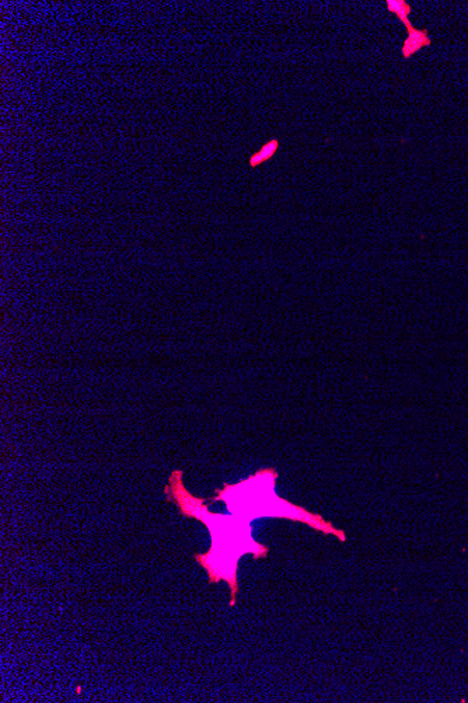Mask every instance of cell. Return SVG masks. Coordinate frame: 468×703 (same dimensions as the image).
<instances>
[{
    "label": "cell",
    "mask_w": 468,
    "mask_h": 703,
    "mask_svg": "<svg viewBox=\"0 0 468 703\" xmlns=\"http://www.w3.org/2000/svg\"><path fill=\"white\" fill-rule=\"evenodd\" d=\"M278 472L275 469H261L255 475L236 485H224L216 490L212 501H224L230 514L247 521L258 518H285L308 525L324 535H334L338 540L346 542L348 536L342 529L335 528L321 516L310 513L275 493Z\"/></svg>",
    "instance_id": "cell-2"
},
{
    "label": "cell",
    "mask_w": 468,
    "mask_h": 703,
    "mask_svg": "<svg viewBox=\"0 0 468 703\" xmlns=\"http://www.w3.org/2000/svg\"><path fill=\"white\" fill-rule=\"evenodd\" d=\"M169 501H174L181 514L187 518L201 521L211 533V548L193 558L208 573L209 584L226 581L230 589V607L236 605L239 593V560L244 555H253L255 560L264 559L269 548L253 536L251 522L236 516L209 511L204 498L192 496L182 480V471H174L169 486L164 489Z\"/></svg>",
    "instance_id": "cell-1"
},
{
    "label": "cell",
    "mask_w": 468,
    "mask_h": 703,
    "mask_svg": "<svg viewBox=\"0 0 468 703\" xmlns=\"http://www.w3.org/2000/svg\"><path fill=\"white\" fill-rule=\"evenodd\" d=\"M279 147V142L277 139H272L269 141L268 143H265L257 153H254L251 158H250V166L251 167H255V166H259L261 163L269 161L272 156H274L277 153Z\"/></svg>",
    "instance_id": "cell-4"
},
{
    "label": "cell",
    "mask_w": 468,
    "mask_h": 703,
    "mask_svg": "<svg viewBox=\"0 0 468 703\" xmlns=\"http://www.w3.org/2000/svg\"><path fill=\"white\" fill-rule=\"evenodd\" d=\"M385 5H387L388 12L394 13L405 27L412 26V23L408 20V16L412 12V8L405 2V0H387Z\"/></svg>",
    "instance_id": "cell-5"
},
{
    "label": "cell",
    "mask_w": 468,
    "mask_h": 703,
    "mask_svg": "<svg viewBox=\"0 0 468 703\" xmlns=\"http://www.w3.org/2000/svg\"><path fill=\"white\" fill-rule=\"evenodd\" d=\"M407 31H408V37L401 48L403 57L405 59L415 55L419 50L431 45V38H429L426 30H416L414 26H410V27H407Z\"/></svg>",
    "instance_id": "cell-3"
}]
</instances>
